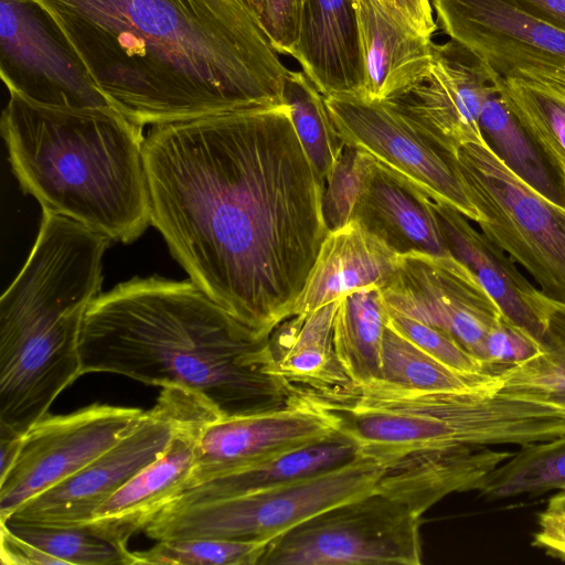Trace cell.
I'll list each match as a JSON object with an SVG mask.
<instances>
[{
  "label": "cell",
  "mask_w": 565,
  "mask_h": 565,
  "mask_svg": "<svg viewBox=\"0 0 565 565\" xmlns=\"http://www.w3.org/2000/svg\"><path fill=\"white\" fill-rule=\"evenodd\" d=\"M150 216L190 279L258 334L288 319L329 228L287 103L153 126Z\"/></svg>",
  "instance_id": "cell-1"
},
{
  "label": "cell",
  "mask_w": 565,
  "mask_h": 565,
  "mask_svg": "<svg viewBox=\"0 0 565 565\" xmlns=\"http://www.w3.org/2000/svg\"><path fill=\"white\" fill-rule=\"evenodd\" d=\"M145 127L282 104L288 68L239 0H28Z\"/></svg>",
  "instance_id": "cell-2"
},
{
  "label": "cell",
  "mask_w": 565,
  "mask_h": 565,
  "mask_svg": "<svg viewBox=\"0 0 565 565\" xmlns=\"http://www.w3.org/2000/svg\"><path fill=\"white\" fill-rule=\"evenodd\" d=\"M307 394L340 418L360 455L383 466L376 490L420 515L451 493L480 491L513 455L490 446L565 435L563 411L494 388L424 391L374 379Z\"/></svg>",
  "instance_id": "cell-3"
},
{
  "label": "cell",
  "mask_w": 565,
  "mask_h": 565,
  "mask_svg": "<svg viewBox=\"0 0 565 565\" xmlns=\"http://www.w3.org/2000/svg\"><path fill=\"white\" fill-rule=\"evenodd\" d=\"M268 339L191 279L135 277L89 305L81 373L179 386L230 417L275 407L294 392L270 371Z\"/></svg>",
  "instance_id": "cell-4"
},
{
  "label": "cell",
  "mask_w": 565,
  "mask_h": 565,
  "mask_svg": "<svg viewBox=\"0 0 565 565\" xmlns=\"http://www.w3.org/2000/svg\"><path fill=\"white\" fill-rule=\"evenodd\" d=\"M10 98L1 132L22 191L49 212L128 244L149 224L142 128L111 106L62 107Z\"/></svg>",
  "instance_id": "cell-5"
},
{
  "label": "cell",
  "mask_w": 565,
  "mask_h": 565,
  "mask_svg": "<svg viewBox=\"0 0 565 565\" xmlns=\"http://www.w3.org/2000/svg\"><path fill=\"white\" fill-rule=\"evenodd\" d=\"M109 243L43 212L30 256L0 299V436H23L82 375V326L100 294Z\"/></svg>",
  "instance_id": "cell-6"
},
{
  "label": "cell",
  "mask_w": 565,
  "mask_h": 565,
  "mask_svg": "<svg viewBox=\"0 0 565 565\" xmlns=\"http://www.w3.org/2000/svg\"><path fill=\"white\" fill-rule=\"evenodd\" d=\"M384 473L360 455L330 471L214 500L164 505L143 532L157 540H273L307 519L374 491Z\"/></svg>",
  "instance_id": "cell-7"
},
{
  "label": "cell",
  "mask_w": 565,
  "mask_h": 565,
  "mask_svg": "<svg viewBox=\"0 0 565 565\" xmlns=\"http://www.w3.org/2000/svg\"><path fill=\"white\" fill-rule=\"evenodd\" d=\"M452 164L479 212V230L546 298L565 303V209L515 177L487 145L461 146Z\"/></svg>",
  "instance_id": "cell-8"
},
{
  "label": "cell",
  "mask_w": 565,
  "mask_h": 565,
  "mask_svg": "<svg viewBox=\"0 0 565 565\" xmlns=\"http://www.w3.org/2000/svg\"><path fill=\"white\" fill-rule=\"evenodd\" d=\"M422 518L375 489L270 540L258 565H419Z\"/></svg>",
  "instance_id": "cell-9"
},
{
  "label": "cell",
  "mask_w": 565,
  "mask_h": 565,
  "mask_svg": "<svg viewBox=\"0 0 565 565\" xmlns=\"http://www.w3.org/2000/svg\"><path fill=\"white\" fill-rule=\"evenodd\" d=\"M192 394L174 385L162 387L154 407L108 450L73 476L25 501L0 522L84 526L118 489L166 452Z\"/></svg>",
  "instance_id": "cell-10"
},
{
  "label": "cell",
  "mask_w": 565,
  "mask_h": 565,
  "mask_svg": "<svg viewBox=\"0 0 565 565\" xmlns=\"http://www.w3.org/2000/svg\"><path fill=\"white\" fill-rule=\"evenodd\" d=\"M334 127L347 146L362 150L401 181L435 202L448 204L471 222L479 212L452 164V154L437 146L392 100L324 97Z\"/></svg>",
  "instance_id": "cell-11"
},
{
  "label": "cell",
  "mask_w": 565,
  "mask_h": 565,
  "mask_svg": "<svg viewBox=\"0 0 565 565\" xmlns=\"http://www.w3.org/2000/svg\"><path fill=\"white\" fill-rule=\"evenodd\" d=\"M145 413L95 403L67 415L44 416L22 436L13 465L0 477V520L104 454Z\"/></svg>",
  "instance_id": "cell-12"
},
{
  "label": "cell",
  "mask_w": 565,
  "mask_h": 565,
  "mask_svg": "<svg viewBox=\"0 0 565 565\" xmlns=\"http://www.w3.org/2000/svg\"><path fill=\"white\" fill-rule=\"evenodd\" d=\"M381 290L390 313L444 331L483 365L486 341L504 316L476 276L452 255L403 254Z\"/></svg>",
  "instance_id": "cell-13"
},
{
  "label": "cell",
  "mask_w": 565,
  "mask_h": 565,
  "mask_svg": "<svg viewBox=\"0 0 565 565\" xmlns=\"http://www.w3.org/2000/svg\"><path fill=\"white\" fill-rule=\"evenodd\" d=\"M340 430L341 420L334 413L294 388L288 401L275 407L207 423L199 435L194 465L181 491Z\"/></svg>",
  "instance_id": "cell-14"
},
{
  "label": "cell",
  "mask_w": 565,
  "mask_h": 565,
  "mask_svg": "<svg viewBox=\"0 0 565 565\" xmlns=\"http://www.w3.org/2000/svg\"><path fill=\"white\" fill-rule=\"evenodd\" d=\"M0 72L9 93L62 107L110 106L28 0H0Z\"/></svg>",
  "instance_id": "cell-15"
},
{
  "label": "cell",
  "mask_w": 565,
  "mask_h": 565,
  "mask_svg": "<svg viewBox=\"0 0 565 565\" xmlns=\"http://www.w3.org/2000/svg\"><path fill=\"white\" fill-rule=\"evenodd\" d=\"M449 39L494 74L565 70V32L515 0H430Z\"/></svg>",
  "instance_id": "cell-16"
},
{
  "label": "cell",
  "mask_w": 565,
  "mask_h": 565,
  "mask_svg": "<svg viewBox=\"0 0 565 565\" xmlns=\"http://www.w3.org/2000/svg\"><path fill=\"white\" fill-rule=\"evenodd\" d=\"M493 87L489 67L460 44L433 43L426 78L392 100L440 148L455 153L467 143L486 145L480 130L484 100Z\"/></svg>",
  "instance_id": "cell-17"
},
{
  "label": "cell",
  "mask_w": 565,
  "mask_h": 565,
  "mask_svg": "<svg viewBox=\"0 0 565 565\" xmlns=\"http://www.w3.org/2000/svg\"><path fill=\"white\" fill-rule=\"evenodd\" d=\"M223 418L218 411L194 393L178 422L166 452L141 469L106 500L84 526L121 546L142 531L150 519L175 494L190 476L202 428Z\"/></svg>",
  "instance_id": "cell-18"
},
{
  "label": "cell",
  "mask_w": 565,
  "mask_h": 565,
  "mask_svg": "<svg viewBox=\"0 0 565 565\" xmlns=\"http://www.w3.org/2000/svg\"><path fill=\"white\" fill-rule=\"evenodd\" d=\"M450 254L492 297L502 315L539 344L545 329L546 297L516 263L455 207L433 201Z\"/></svg>",
  "instance_id": "cell-19"
},
{
  "label": "cell",
  "mask_w": 565,
  "mask_h": 565,
  "mask_svg": "<svg viewBox=\"0 0 565 565\" xmlns=\"http://www.w3.org/2000/svg\"><path fill=\"white\" fill-rule=\"evenodd\" d=\"M324 97H363L364 76L354 0H303L292 56Z\"/></svg>",
  "instance_id": "cell-20"
},
{
  "label": "cell",
  "mask_w": 565,
  "mask_h": 565,
  "mask_svg": "<svg viewBox=\"0 0 565 565\" xmlns=\"http://www.w3.org/2000/svg\"><path fill=\"white\" fill-rule=\"evenodd\" d=\"M367 100L403 96L427 76L433 40L412 28L380 0H354Z\"/></svg>",
  "instance_id": "cell-21"
},
{
  "label": "cell",
  "mask_w": 565,
  "mask_h": 565,
  "mask_svg": "<svg viewBox=\"0 0 565 565\" xmlns=\"http://www.w3.org/2000/svg\"><path fill=\"white\" fill-rule=\"evenodd\" d=\"M399 256L354 220L329 231L288 318L307 315L361 288H384Z\"/></svg>",
  "instance_id": "cell-22"
},
{
  "label": "cell",
  "mask_w": 565,
  "mask_h": 565,
  "mask_svg": "<svg viewBox=\"0 0 565 565\" xmlns=\"http://www.w3.org/2000/svg\"><path fill=\"white\" fill-rule=\"evenodd\" d=\"M351 220L399 255L412 252L451 255L433 200L377 163L354 206Z\"/></svg>",
  "instance_id": "cell-23"
},
{
  "label": "cell",
  "mask_w": 565,
  "mask_h": 565,
  "mask_svg": "<svg viewBox=\"0 0 565 565\" xmlns=\"http://www.w3.org/2000/svg\"><path fill=\"white\" fill-rule=\"evenodd\" d=\"M339 300L307 315L290 317L271 331L268 339L271 373L292 388L321 394L353 384L333 344Z\"/></svg>",
  "instance_id": "cell-24"
},
{
  "label": "cell",
  "mask_w": 565,
  "mask_h": 565,
  "mask_svg": "<svg viewBox=\"0 0 565 565\" xmlns=\"http://www.w3.org/2000/svg\"><path fill=\"white\" fill-rule=\"evenodd\" d=\"M359 456L355 443L340 430L323 440L198 483L179 492L164 505L203 502L310 478Z\"/></svg>",
  "instance_id": "cell-25"
},
{
  "label": "cell",
  "mask_w": 565,
  "mask_h": 565,
  "mask_svg": "<svg viewBox=\"0 0 565 565\" xmlns=\"http://www.w3.org/2000/svg\"><path fill=\"white\" fill-rule=\"evenodd\" d=\"M480 130L490 151L515 177L565 209V172L508 108L494 82L482 106Z\"/></svg>",
  "instance_id": "cell-26"
},
{
  "label": "cell",
  "mask_w": 565,
  "mask_h": 565,
  "mask_svg": "<svg viewBox=\"0 0 565 565\" xmlns=\"http://www.w3.org/2000/svg\"><path fill=\"white\" fill-rule=\"evenodd\" d=\"M491 74L508 108L565 172V70Z\"/></svg>",
  "instance_id": "cell-27"
},
{
  "label": "cell",
  "mask_w": 565,
  "mask_h": 565,
  "mask_svg": "<svg viewBox=\"0 0 565 565\" xmlns=\"http://www.w3.org/2000/svg\"><path fill=\"white\" fill-rule=\"evenodd\" d=\"M388 311L379 287L344 295L333 320L337 356L353 384L381 379L382 345Z\"/></svg>",
  "instance_id": "cell-28"
},
{
  "label": "cell",
  "mask_w": 565,
  "mask_h": 565,
  "mask_svg": "<svg viewBox=\"0 0 565 565\" xmlns=\"http://www.w3.org/2000/svg\"><path fill=\"white\" fill-rule=\"evenodd\" d=\"M499 392L565 411V303L546 298L539 352L500 374Z\"/></svg>",
  "instance_id": "cell-29"
},
{
  "label": "cell",
  "mask_w": 565,
  "mask_h": 565,
  "mask_svg": "<svg viewBox=\"0 0 565 565\" xmlns=\"http://www.w3.org/2000/svg\"><path fill=\"white\" fill-rule=\"evenodd\" d=\"M381 379L424 391L499 390L500 375L455 369L409 341L388 324L382 345Z\"/></svg>",
  "instance_id": "cell-30"
},
{
  "label": "cell",
  "mask_w": 565,
  "mask_h": 565,
  "mask_svg": "<svg viewBox=\"0 0 565 565\" xmlns=\"http://www.w3.org/2000/svg\"><path fill=\"white\" fill-rule=\"evenodd\" d=\"M565 491V435L522 445L494 468L479 491L488 501Z\"/></svg>",
  "instance_id": "cell-31"
},
{
  "label": "cell",
  "mask_w": 565,
  "mask_h": 565,
  "mask_svg": "<svg viewBox=\"0 0 565 565\" xmlns=\"http://www.w3.org/2000/svg\"><path fill=\"white\" fill-rule=\"evenodd\" d=\"M285 100L302 148L323 185L344 146L330 117L324 96L302 71L289 70Z\"/></svg>",
  "instance_id": "cell-32"
},
{
  "label": "cell",
  "mask_w": 565,
  "mask_h": 565,
  "mask_svg": "<svg viewBox=\"0 0 565 565\" xmlns=\"http://www.w3.org/2000/svg\"><path fill=\"white\" fill-rule=\"evenodd\" d=\"M1 523V522H0ZM15 535L61 565H136L127 546L115 544L86 526L45 527L9 525Z\"/></svg>",
  "instance_id": "cell-33"
},
{
  "label": "cell",
  "mask_w": 565,
  "mask_h": 565,
  "mask_svg": "<svg viewBox=\"0 0 565 565\" xmlns=\"http://www.w3.org/2000/svg\"><path fill=\"white\" fill-rule=\"evenodd\" d=\"M269 540L173 539L135 551L136 564L258 565Z\"/></svg>",
  "instance_id": "cell-34"
},
{
  "label": "cell",
  "mask_w": 565,
  "mask_h": 565,
  "mask_svg": "<svg viewBox=\"0 0 565 565\" xmlns=\"http://www.w3.org/2000/svg\"><path fill=\"white\" fill-rule=\"evenodd\" d=\"M376 162L360 149L344 145L323 183L322 211L329 231L350 222Z\"/></svg>",
  "instance_id": "cell-35"
},
{
  "label": "cell",
  "mask_w": 565,
  "mask_h": 565,
  "mask_svg": "<svg viewBox=\"0 0 565 565\" xmlns=\"http://www.w3.org/2000/svg\"><path fill=\"white\" fill-rule=\"evenodd\" d=\"M387 324L424 351L455 369L472 373H488L473 355L450 335L435 327L390 312Z\"/></svg>",
  "instance_id": "cell-36"
},
{
  "label": "cell",
  "mask_w": 565,
  "mask_h": 565,
  "mask_svg": "<svg viewBox=\"0 0 565 565\" xmlns=\"http://www.w3.org/2000/svg\"><path fill=\"white\" fill-rule=\"evenodd\" d=\"M279 54L292 56L303 0H239Z\"/></svg>",
  "instance_id": "cell-37"
},
{
  "label": "cell",
  "mask_w": 565,
  "mask_h": 565,
  "mask_svg": "<svg viewBox=\"0 0 565 565\" xmlns=\"http://www.w3.org/2000/svg\"><path fill=\"white\" fill-rule=\"evenodd\" d=\"M539 350L533 338L503 317L486 341L482 362L488 373L500 375Z\"/></svg>",
  "instance_id": "cell-38"
},
{
  "label": "cell",
  "mask_w": 565,
  "mask_h": 565,
  "mask_svg": "<svg viewBox=\"0 0 565 565\" xmlns=\"http://www.w3.org/2000/svg\"><path fill=\"white\" fill-rule=\"evenodd\" d=\"M532 544L547 555L565 562V515L544 511Z\"/></svg>",
  "instance_id": "cell-39"
},
{
  "label": "cell",
  "mask_w": 565,
  "mask_h": 565,
  "mask_svg": "<svg viewBox=\"0 0 565 565\" xmlns=\"http://www.w3.org/2000/svg\"><path fill=\"white\" fill-rule=\"evenodd\" d=\"M420 34L431 38L437 30L430 0H380Z\"/></svg>",
  "instance_id": "cell-40"
},
{
  "label": "cell",
  "mask_w": 565,
  "mask_h": 565,
  "mask_svg": "<svg viewBox=\"0 0 565 565\" xmlns=\"http://www.w3.org/2000/svg\"><path fill=\"white\" fill-rule=\"evenodd\" d=\"M533 15L565 32V0H515Z\"/></svg>",
  "instance_id": "cell-41"
},
{
  "label": "cell",
  "mask_w": 565,
  "mask_h": 565,
  "mask_svg": "<svg viewBox=\"0 0 565 565\" xmlns=\"http://www.w3.org/2000/svg\"><path fill=\"white\" fill-rule=\"evenodd\" d=\"M22 443V436H0V477L13 465Z\"/></svg>",
  "instance_id": "cell-42"
},
{
  "label": "cell",
  "mask_w": 565,
  "mask_h": 565,
  "mask_svg": "<svg viewBox=\"0 0 565 565\" xmlns=\"http://www.w3.org/2000/svg\"><path fill=\"white\" fill-rule=\"evenodd\" d=\"M545 511L565 515V491H561L553 495L550 499Z\"/></svg>",
  "instance_id": "cell-43"
},
{
  "label": "cell",
  "mask_w": 565,
  "mask_h": 565,
  "mask_svg": "<svg viewBox=\"0 0 565 565\" xmlns=\"http://www.w3.org/2000/svg\"><path fill=\"white\" fill-rule=\"evenodd\" d=\"M563 412H564V414H565V411H563Z\"/></svg>",
  "instance_id": "cell-44"
}]
</instances>
